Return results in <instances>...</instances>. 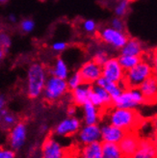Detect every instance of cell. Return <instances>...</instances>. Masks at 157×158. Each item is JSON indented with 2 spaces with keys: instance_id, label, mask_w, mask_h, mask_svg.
I'll return each mask as SVG.
<instances>
[{
  "instance_id": "12",
  "label": "cell",
  "mask_w": 157,
  "mask_h": 158,
  "mask_svg": "<svg viewBox=\"0 0 157 158\" xmlns=\"http://www.w3.org/2000/svg\"><path fill=\"white\" fill-rule=\"evenodd\" d=\"M78 143L82 146L100 141V126L98 124H84L76 133ZM101 142V141H100Z\"/></svg>"
},
{
  "instance_id": "17",
  "label": "cell",
  "mask_w": 157,
  "mask_h": 158,
  "mask_svg": "<svg viewBox=\"0 0 157 158\" xmlns=\"http://www.w3.org/2000/svg\"><path fill=\"white\" fill-rule=\"evenodd\" d=\"M92 92V85L83 83L76 89L72 91V100L75 106L82 107L85 103L90 101V96Z\"/></svg>"
},
{
  "instance_id": "29",
  "label": "cell",
  "mask_w": 157,
  "mask_h": 158,
  "mask_svg": "<svg viewBox=\"0 0 157 158\" xmlns=\"http://www.w3.org/2000/svg\"><path fill=\"white\" fill-rule=\"evenodd\" d=\"M129 7H130V0H120L115 6V9H114V13L116 15V17L122 19L124 15L128 13Z\"/></svg>"
},
{
  "instance_id": "22",
  "label": "cell",
  "mask_w": 157,
  "mask_h": 158,
  "mask_svg": "<svg viewBox=\"0 0 157 158\" xmlns=\"http://www.w3.org/2000/svg\"><path fill=\"white\" fill-rule=\"evenodd\" d=\"M121 55H129V56L142 57L144 52L143 44L137 39H128L125 44L121 48Z\"/></svg>"
},
{
  "instance_id": "20",
  "label": "cell",
  "mask_w": 157,
  "mask_h": 158,
  "mask_svg": "<svg viewBox=\"0 0 157 158\" xmlns=\"http://www.w3.org/2000/svg\"><path fill=\"white\" fill-rule=\"evenodd\" d=\"M48 70L49 75L58 77L61 79H67L68 77V75L70 74L68 63L62 56L56 58V60H55L53 63L52 67Z\"/></svg>"
},
{
  "instance_id": "41",
  "label": "cell",
  "mask_w": 157,
  "mask_h": 158,
  "mask_svg": "<svg viewBox=\"0 0 157 158\" xmlns=\"http://www.w3.org/2000/svg\"><path fill=\"white\" fill-rule=\"evenodd\" d=\"M5 55H6V52L2 49V48H0V66H1V63L5 57Z\"/></svg>"
},
{
  "instance_id": "16",
  "label": "cell",
  "mask_w": 157,
  "mask_h": 158,
  "mask_svg": "<svg viewBox=\"0 0 157 158\" xmlns=\"http://www.w3.org/2000/svg\"><path fill=\"white\" fill-rule=\"evenodd\" d=\"M130 158H157V145L151 139H140L138 148Z\"/></svg>"
},
{
  "instance_id": "43",
  "label": "cell",
  "mask_w": 157,
  "mask_h": 158,
  "mask_svg": "<svg viewBox=\"0 0 157 158\" xmlns=\"http://www.w3.org/2000/svg\"><path fill=\"white\" fill-rule=\"evenodd\" d=\"M0 123H1V115H0Z\"/></svg>"
},
{
  "instance_id": "34",
  "label": "cell",
  "mask_w": 157,
  "mask_h": 158,
  "mask_svg": "<svg viewBox=\"0 0 157 158\" xmlns=\"http://www.w3.org/2000/svg\"><path fill=\"white\" fill-rule=\"evenodd\" d=\"M110 26L118 31L125 32V24H124V22L122 18H119V17L113 18L111 19V21H110Z\"/></svg>"
},
{
  "instance_id": "3",
  "label": "cell",
  "mask_w": 157,
  "mask_h": 158,
  "mask_svg": "<svg viewBox=\"0 0 157 158\" xmlns=\"http://www.w3.org/2000/svg\"><path fill=\"white\" fill-rule=\"evenodd\" d=\"M152 76V66L151 61L141 59L138 64L124 73L123 84L126 88H139L147 78Z\"/></svg>"
},
{
  "instance_id": "21",
  "label": "cell",
  "mask_w": 157,
  "mask_h": 158,
  "mask_svg": "<svg viewBox=\"0 0 157 158\" xmlns=\"http://www.w3.org/2000/svg\"><path fill=\"white\" fill-rule=\"evenodd\" d=\"M96 84L102 87V88L109 94V96L112 98L113 100L119 97L122 93V91L126 88L123 83H116V82L109 81L102 76L98 79Z\"/></svg>"
},
{
  "instance_id": "32",
  "label": "cell",
  "mask_w": 157,
  "mask_h": 158,
  "mask_svg": "<svg viewBox=\"0 0 157 158\" xmlns=\"http://www.w3.org/2000/svg\"><path fill=\"white\" fill-rule=\"evenodd\" d=\"M68 48V44L65 41H55L50 44V49L53 52L58 54L65 52Z\"/></svg>"
},
{
  "instance_id": "39",
  "label": "cell",
  "mask_w": 157,
  "mask_h": 158,
  "mask_svg": "<svg viewBox=\"0 0 157 158\" xmlns=\"http://www.w3.org/2000/svg\"><path fill=\"white\" fill-rule=\"evenodd\" d=\"M7 20L9 21L11 24H14V23H17L18 22V17H17V15L14 14V13H11L8 15V17H7Z\"/></svg>"
},
{
  "instance_id": "6",
  "label": "cell",
  "mask_w": 157,
  "mask_h": 158,
  "mask_svg": "<svg viewBox=\"0 0 157 158\" xmlns=\"http://www.w3.org/2000/svg\"><path fill=\"white\" fill-rule=\"evenodd\" d=\"M97 34L101 42L114 50H121V48L129 39L125 32L118 31L111 26H105L101 28L97 31Z\"/></svg>"
},
{
  "instance_id": "26",
  "label": "cell",
  "mask_w": 157,
  "mask_h": 158,
  "mask_svg": "<svg viewBox=\"0 0 157 158\" xmlns=\"http://www.w3.org/2000/svg\"><path fill=\"white\" fill-rule=\"evenodd\" d=\"M142 57H137V56H129V55H120L118 57L120 65L122 68L126 72V70L132 69L133 67H135L138 63L141 61Z\"/></svg>"
},
{
  "instance_id": "44",
  "label": "cell",
  "mask_w": 157,
  "mask_h": 158,
  "mask_svg": "<svg viewBox=\"0 0 157 158\" xmlns=\"http://www.w3.org/2000/svg\"><path fill=\"white\" fill-rule=\"evenodd\" d=\"M0 48H1V44H0Z\"/></svg>"
},
{
  "instance_id": "23",
  "label": "cell",
  "mask_w": 157,
  "mask_h": 158,
  "mask_svg": "<svg viewBox=\"0 0 157 158\" xmlns=\"http://www.w3.org/2000/svg\"><path fill=\"white\" fill-rule=\"evenodd\" d=\"M102 142L82 146L80 149V158H102Z\"/></svg>"
},
{
  "instance_id": "36",
  "label": "cell",
  "mask_w": 157,
  "mask_h": 158,
  "mask_svg": "<svg viewBox=\"0 0 157 158\" xmlns=\"http://www.w3.org/2000/svg\"><path fill=\"white\" fill-rule=\"evenodd\" d=\"M151 66H152V76L156 79V81H157V48L152 53Z\"/></svg>"
},
{
  "instance_id": "25",
  "label": "cell",
  "mask_w": 157,
  "mask_h": 158,
  "mask_svg": "<svg viewBox=\"0 0 157 158\" xmlns=\"http://www.w3.org/2000/svg\"><path fill=\"white\" fill-rule=\"evenodd\" d=\"M0 115H1V123H0V125H2V127L5 129H10L19 122L18 117L14 113L8 111L7 109H4L0 113Z\"/></svg>"
},
{
  "instance_id": "10",
  "label": "cell",
  "mask_w": 157,
  "mask_h": 158,
  "mask_svg": "<svg viewBox=\"0 0 157 158\" xmlns=\"http://www.w3.org/2000/svg\"><path fill=\"white\" fill-rule=\"evenodd\" d=\"M64 146L55 136H48L41 148V158H65Z\"/></svg>"
},
{
  "instance_id": "8",
  "label": "cell",
  "mask_w": 157,
  "mask_h": 158,
  "mask_svg": "<svg viewBox=\"0 0 157 158\" xmlns=\"http://www.w3.org/2000/svg\"><path fill=\"white\" fill-rule=\"evenodd\" d=\"M82 126V122L79 118L74 117H67L61 120L52 130L55 137L64 138V137H72L76 135L78 130Z\"/></svg>"
},
{
  "instance_id": "30",
  "label": "cell",
  "mask_w": 157,
  "mask_h": 158,
  "mask_svg": "<svg viewBox=\"0 0 157 158\" xmlns=\"http://www.w3.org/2000/svg\"><path fill=\"white\" fill-rule=\"evenodd\" d=\"M66 80H67V84H68L69 91H72L76 89L77 87H79L80 85L83 84V80L78 72H74L72 74H69Z\"/></svg>"
},
{
  "instance_id": "35",
  "label": "cell",
  "mask_w": 157,
  "mask_h": 158,
  "mask_svg": "<svg viewBox=\"0 0 157 158\" xmlns=\"http://www.w3.org/2000/svg\"><path fill=\"white\" fill-rule=\"evenodd\" d=\"M17 153L11 148H0V158H15Z\"/></svg>"
},
{
  "instance_id": "38",
  "label": "cell",
  "mask_w": 157,
  "mask_h": 158,
  "mask_svg": "<svg viewBox=\"0 0 157 158\" xmlns=\"http://www.w3.org/2000/svg\"><path fill=\"white\" fill-rule=\"evenodd\" d=\"M7 104V98L4 94H0V113H1L4 109H6Z\"/></svg>"
},
{
  "instance_id": "13",
  "label": "cell",
  "mask_w": 157,
  "mask_h": 158,
  "mask_svg": "<svg viewBox=\"0 0 157 158\" xmlns=\"http://www.w3.org/2000/svg\"><path fill=\"white\" fill-rule=\"evenodd\" d=\"M125 131L111 123H104L100 126V141L107 144H119L124 136Z\"/></svg>"
},
{
  "instance_id": "4",
  "label": "cell",
  "mask_w": 157,
  "mask_h": 158,
  "mask_svg": "<svg viewBox=\"0 0 157 158\" xmlns=\"http://www.w3.org/2000/svg\"><path fill=\"white\" fill-rule=\"evenodd\" d=\"M68 91L69 90L66 79L48 75L42 96L46 101L52 103V102H56L64 98Z\"/></svg>"
},
{
  "instance_id": "37",
  "label": "cell",
  "mask_w": 157,
  "mask_h": 158,
  "mask_svg": "<svg viewBox=\"0 0 157 158\" xmlns=\"http://www.w3.org/2000/svg\"><path fill=\"white\" fill-rule=\"evenodd\" d=\"M77 113V106L73 105H69L67 109V114L68 117H74Z\"/></svg>"
},
{
  "instance_id": "27",
  "label": "cell",
  "mask_w": 157,
  "mask_h": 158,
  "mask_svg": "<svg viewBox=\"0 0 157 158\" xmlns=\"http://www.w3.org/2000/svg\"><path fill=\"white\" fill-rule=\"evenodd\" d=\"M82 31L87 35H95L98 31V24L95 19H84L81 23Z\"/></svg>"
},
{
  "instance_id": "15",
  "label": "cell",
  "mask_w": 157,
  "mask_h": 158,
  "mask_svg": "<svg viewBox=\"0 0 157 158\" xmlns=\"http://www.w3.org/2000/svg\"><path fill=\"white\" fill-rule=\"evenodd\" d=\"M140 139L137 136V134L133 131L125 132L124 136L120 141V143L118 144L120 148V151L122 152L124 158H130L136 149L138 148Z\"/></svg>"
},
{
  "instance_id": "42",
  "label": "cell",
  "mask_w": 157,
  "mask_h": 158,
  "mask_svg": "<svg viewBox=\"0 0 157 158\" xmlns=\"http://www.w3.org/2000/svg\"><path fill=\"white\" fill-rule=\"evenodd\" d=\"M9 0H0V5H3V4H6Z\"/></svg>"
},
{
  "instance_id": "40",
  "label": "cell",
  "mask_w": 157,
  "mask_h": 158,
  "mask_svg": "<svg viewBox=\"0 0 157 158\" xmlns=\"http://www.w3.org/2000/svg\"><path fill=\"white\" fill-rule=\"evenodd\" d=\"M48 130V125L45 124V123H43L40 125V127H39V131H40L42 134H45Z\"/></svg>"
},
{
  "instance_id": "31",
  "label": "cell",
  "mask_w": 157,
  "mask_h": 158,
  "mask_svg": "<svg viewBox=\"0 0 157 158\" xmlns=\"http://www.w3.org/2000/svg\"><path fill=\"white\" fill-rule=\"evenodd\" d=\"M109 58H110L109 53L107 52V50L105 48H102V47H98V48H97L95 52H93L92 60L97 63L98 65L102 66Z\"/></svg>"
},
{
  "instance_id": "2",
  "label": "cell",
  "mask_w": 157,
  "mask_h": 158,
  "mask_svg": "<svg viewBox=\"0 0 157 158\" xmlns=\"http://www.w3.org/2000/svg\"><path fill=\"white\" fill-rule=\"evenodd\" d=\"M108 123L125 132L133 131L142 123L141 117L136 110L114 107L107 114Z\"/></svg>"
},
{
  "instance_id": "24",
  "label": "cell",
  "mask_w": 157,
  "mask_h": 158,
  "mask_svg": "<svg viewBox=\"0 0 157 158\" xmlns=\"http://www.w3.org/2000/svg\"><path fill=\"white\" fill-rule=\"evenodd\" d=\"M102 144V158H124L117 144Z\"/></svg>"
},
{
  "instance_id": "9",
  "label": "cell",
  "mask_w": 157,
  "mask_h": 158,
  "mask_svg": "<svg viewBox=\"0 0 157 158\" xmlns=\"http://www.w3.org/2000/svg\"><path fill=\"white\" fill-rule=\"evenodd\" d=\"M102 77L112 82L123 83L125 70L120 65L119 60L115 57H110L104 64L101 66Z\"/></svg>"
},
{
  "instance_id": "7",
  "label": "cell",
  "mask_w": 157,
  "mask_h": 158,
  "mask_svg": "<svg viewBox=\"0 0 157 158\" xmlns=\"http://www.w3.org/2000/svg\"><path fill=\"white\" fill-rule=\"evenodd\" d=\"M28 137L27 124L23 122H18L13 127L9 129L8 133V144L9 148L18 152L25 146Z\"/></svg>"
},
{
  "instance_id": "18",
  "label": "cell",
  "mask_w": 157,
  "mask_h": 158,
  "mask_svg": "<svg viewBox=\"0 0 157 158\" xmlns=\"http://www.w3.org/2000/svg\"><path fill=\"white\" fill-rule=\"evenodd\" d=\"M139 90L143 94L146 102H151L157 99V81L151 76L139 86Z\"/></svg>"
},
{
  "instance_id": "14",
  "label": "cell",
  "mask_w": 157,
  "mask_h": 158,
  "mask_svg": "<svg viewBox=\"0 0 157 158\" xmlns=\"http://www.w3.org/2000/svg\"><path fill=\"white\" fill-rule=\"evenodd\" d=\"M90 102L101 110L111 106L113 103V99L102 87L98 86L97 84H93L92 85Z\"/></svg>"
},
{
  "instance_id": "1",
  "label": "cell",
  "mask_w": 157,
  "mask_h": 158,
  "mask_svg": "<svg viewBox=\"0 0 157 158\" xmlns=\"http://www.w3.org/2000/svg\"><path fill=\"white\" fill-rule=\"evenodd\" d=\"M48 70L41 63L31 64L26 73L25 92L30 99H37L40 98L48 77Z\"/></svg>"
},
{
  "instance_id": "28",
  "label": "cell",
  "mask_w": 157,
  "mask_h": 158,
  "mask_svg": "<svg viewBox=\"0 0 157 158\" xmlns=\"http://www.w3.org/2000/svg\"><path fill=\"white\" fill-rule=\"evenodd\" d=\"M36 28V21L31 18L22 19L19 22V29L23 34L32 33Z\"/></svg>"
},
{
  "instance_id": "11",
  "label": "cell",
  "mask_w": 157,
  "mask_h": 158,
  "mask_svg": "<svg viewBox=\"0 0 157 158\" xmlns=\"http://www.w3.org/2000/svg\"><path fill=\"white\" fill-rule=\"evenodd\" d=\"M77 72L79 73L83 83L89 85L96 84L98 79L102 76L101 66L92 59L84 62Z\"/></svg>"
},
{
  "instance_id": "33",
  "label": "cell",
  "mask_w": 157,
  "mask_h": 158,
  "mask_svg": "<svg viewBox=\"0 0 157 158\" xmlns=\"http://www.w3.org/2000/svg\"><path fill=\"white\" fill-rule=\"evenodd\" d=\"M0 44L1 48L7 53L12 46V38L6 32H0Z\"/></svg>"
},
{
  "instance_id": "19",
  "label": "cell",
  "mask_w": 157,
  "mask_h": 158,
  "mask_svg": "<svg viewBox=\"0 0 157 158\" xmlns=\"http://www.w3.org/2000/svg\"><path fill=\"white\" fill-rule=\"evenodd\" d=\"M84 124H98L100 121V109L91 102H87L82 106Z\"/></svg>"
},
{
  "instance_id": "5",
  "label": "cell",
  "mask_w": 157,
  "mask_h": 158,
  "mask_svg": "<svg viewBox=\"0 0 157 158\" xmlns=\"http://www.w3.org/2000/svg\"><path fill=\"white\" fill-rule=\"evenodd\" d=\"M146 103V99L139 88H125L117 98L113 100L112 105L117 108L135 110Z\"/></svg>"
}]
</instances>
